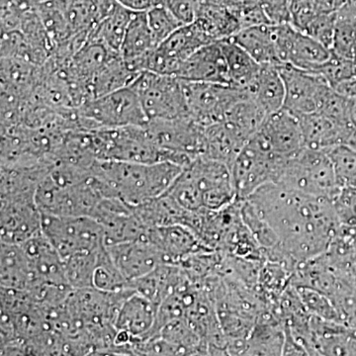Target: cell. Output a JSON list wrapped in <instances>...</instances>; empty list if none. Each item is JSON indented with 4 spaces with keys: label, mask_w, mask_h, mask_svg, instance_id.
<instances>
[{
    "label": "cell",
    "mask_w": 356,
    "mask_h": 356,
    "mask_svg": "<svg viewBox=\"0 0 356 356\" xmlns=\"http://www.w3.org/2000/svg\"><path fill=\"white\" fill-rule=\"evenodd\" d=\"M248 200L273 229L285 254L297 262L325 254L341 226L332 201L281 184L262 185Z\"/></svg>",
    "instance_id": "cell-1"
},
{
    "label": "cell",
    "mask_w": 356,
    "mask_h": 356,
    "mask_svg": "<svg viewBox=\"0 0 356 356\" xmlns=\"http://www.w3.org/2000/svg\"><path fill=\"white\" fill-rule=\"evenodd\" d=\"M182 170L184 166L172 161H97L92 166L102 180L105 196L119 199L132 208L165 194Z\"/></svg>",
    "instance_id": "cell-2"
},
{
    "label": "cell",
    "mask_w": 356,
    "mask_h": 356,
    "mask_svg": "<svg viewBox=\"0 0 356 356\" xmlns=\"http://www.w3.org/2000/svg\"><path fill=\"white\" fill-rule=\"evenodd\" d=\"M177 181L194 210L219 211L238 200L231 168L221 161L203 156L194 159L184 168Z\"/></svg>",
    "instance_id": "cell-3"
},
{
    "label": "cell",
    "mask_w": 356,
    "mask_h": 356,
    "mask_svg": "<svg viewBox=\"0 0 356 356\" xmlns=\"http://www.w3.org/2000/svg\"><path fill=\"white\" fill-rule=\"evenodd\" d=\"M287 159L274 153L259 131L252 136L231 166L236 199L245 200L262 185L276 184Z\"/></svg>",
    "instance_id": "cell-4"
},
{
    "label": "cell",
    "mask_w": 356,
    "mask_h": 356,
    "mask_svg": "<svg viewBox=\"0 0 356 356\" xmlns=\"http://www.w3.org/2000/svg\"><path fill=\"white\" fill-rule=\"evenodd\" d=\"M276 184L332 202L341 189L327 152L306 147L287 159Z\"/></svg>",
    "instance_id": "cell-5"
},
{
    "label": "cell",
    "mask_w": 356,
    "mask_h": 356,
    "mask_svg": "<svg viewBox=\"0 0 356 356\" xmlns=\"http://www.w3.org/2000/svg\"><path fill=\"white\" fill-rule=\"evenodd\" d=\"M79 127L84 132L146 126L147 120L139 96L131 86L92 98L77 108Z\"/></svg>",
    "instance_id": "cell-6"
},
{
    "label": "cell",
    "mask_w": 356,
    "mask_h": 356,
    "mask_svg": "<svg viewBox=\"0 0 356 356\" xmlns=\"http://www.w3.org/2000/svg\"><path fill=\"white\" fill-rule=\"evenodd\" d=\"M91 135L98 161L172 163V156L154 144L145 126L99 129Z\"/></svg>",
    "instance_id": "cell-7"
},
{
    "label": "cell",
    "mask_w": 356,
    "mask_h": 356,
    "mask_svg": "<svg viewBox=\"0 0 356 356\" xmlns=\"http://www.w3.org/2000/svg\"><path fill=\"white\" fill-rule=\"evenodd\" d=\"M41 214L42 232L62 259L106 248L104 229L93 218Z\"/></svg>",
    "instance_id": "cell-8"
},
{
    "label": "cell",
    "mask_w": 356,
    "mask_h": 356,
    "mask_svg": "<svg viewBox=\"0 0 356 356\" xmlns=\"http://www.w3.org/2000/svg\"><path fill=\"white\" fill-rule=\"evenodd\" d=\"M131 88L139 96L147 120L189 117L182 83L177 77L143 72Z\"/></svg>",
    "instance_id": "cell-9"
},
{
    "label": "cell",
    "mask_w": 356,
    "mask_h": 356,
    "mask_svg": "<svg viewBox=\"0 0 356 356\" xmlns=\"http://www.w3.org/2000/svg\"><path fill=\"white\" fill-rule=\"evenodd\" d=\"M181 83L188 116L203 127L224 120L229 108L248 95L247 89L229 84L185 81Z\"/></svg>",
    "instance_id": "cell-10"
},
{
    "label": "cell",
    "mask_w": 356,
    "mask_h": 356,
    "mask_svg": "<svg viewBox=\"0 0 356 356\" xmlns=\"http://www.w3.org/2000/svg\"><path fill=\"white\" fill-rule=\"evenodd\" d=\"M280 70L285 86L283 108L297 116L320 111L332 88L324 77L288 64L280 65Z\"/></svg>",
    "instance_id": "cell-11"
},
{
    "label": "cell",
    "mask_w": 356,
    "mask_h": 356,
    "mask_svg": "<svg viewBox=\"0 0 356 356\" xmlns=\"http://www.w3.org/2000/svg\"><path fill=\"white\" fill-rule=\"evenodd\" d=\"M275 41L281 64L291 65L307 72H316L332 56L325 48L290 23L275 24Z\"/></svg>",
    "instance_id": "cell-12"
},
{
    "label": "cell",
    "mask_w": 356,
    "mask_h": 356,
    "mask_svg": "<svg viewBox=\"0 0 356 356\" xmlns=\"http://www.w3.org/2000/svg\"><path fill=\"white\" fill-rule=\"evenodd\" d=\"M1 243L21 245L42 232L35 197L1 198Z\"/></svg>",
    "instance_id": "cell-13"
},
{
    "label": "cell",
    "mask_w": 356,
    "mask_h": 356,
    "mask_svg": "<svg viewBox=\"0 0 356 356\" xmlns=\"http://www.w3.org/2000/svg\"><path fill=\"white\" fill-rule=\"evenodd\" d=\"M110 257L128 282L143 277L165 264L158 248L147 238L106 245Z\"/></svg>",
    "instance_id": "cell-14"
},
{
    "label": "cell",
    "mask_w": 356,
    "mask_h": 356,
    "mask_svg": "<svg viewBox=\"0 0 356 356\" xmlns=\"http://www.w3.org/2000/svg\"><path fill=\"white\" fill-rule=\"evenodd\" d=\"M177 79L185 81L229 84L228 65L221 41L205 44L180 65Z\"/></svg>",
    "instance_id": "cell-15"
},
{
    "label": "cell",
    "mask_w": 356,
    "mask_h": 356,
    "mask_svg": "<svg viewBox=\"0 0 356 356\" xmlns=\"http://www.w3.org/2000/svg\"><path fill=\"white\" fill-rule=\"evenodd\" d=\"M259 132L274 153L282 158H292L305 147L299 117L286 109L267 115Z\"/></svg>",
    "instance_id": "cell-16"
},
{
    "label": "cell",
    "mask_w": 356,
    "mask_h": 356,
    "mask_svg": "<svg viewBox=\"0 0 356 356\" xmlns=\"http://www.w3.org/2000/svg\"><path fill=\"white\" fill-rule=\"evenodd\" d=\"M144 238L158 248L165 264L172 266H179L185 259L195 252L211 250L200 242L191 229L182 225L149 228Z\"/></svg>",
    "instance_id": "cell-17"
},
{
    "label": "cell",
    "mask_w": 356,
    "mask_h": 356,
    "mask_svg": "<svg viewBox=\"0 0 356 356\" xmlns=\"http://www.w3.org/2000/svg\"><path fill=\"white\" fill-rule=\"evenodd\" d=\"M158 306L134 291L125 299L115 320L116 331L127 332L134 341L146 339L156 324Z\"/></svg>",
    "instance_id": "cell-18"
},
{
    "label": "cell",
    "mask_w": 356,
    "mask_h": 356,
    "mask_svg": "<svg viewBox=\"0 0 356 356\" xmlns=\"http://www.w3.org/2000/svg\"><path fill=\"white\" fill-rule=\"evenodd\" d=\"M305 147L318 151H327L344 144L353 126L334 120L320 112L298 116Z\"/></svg>",
    "instance_id": "cell-19"
},
{
    "label": "cell",
    "mask_w": 356,
    "mask_h": 356,
    "mask_svg": "<svg viewBox=\"0 0 356 356\" xmlns=\"http://www.w3.org/2000/svg\"><path fill=\"white\" fill-rule=\"evenodd\" d=\"M41 285L20 245L1 243V288L29 291Z\"/></svg>",
    "instance_id": "cell-20"
},
{
    "label": "cell",
    "mask_w": 356,
    "mask_h": 356,
    "mask_svg": "<svg viewBox=\"0 0 356 356\" xmlns=\"http://www.w3.org/2000/svg\"><path fill=\"white\" fill-rule=\"evenodd\" d=\"M248 139L228 122L205 127V152L203 158L221 161L231 168Z\"/></svg>",
    "instance_id": "cell-21"
},
{
    "label": "cell",
    "mask_w": 356,
    "mask_h": 356,
    "mask_svg": "<svg viewBox=\"0 0 356 356\" xmlns=\"http://www.w3.org/2000/svg\"><path fill=\"white\" fill-rule=\"evenodd\" d=\"M231 38L259 65H282L276 47L275 24L243 28Z\"/></svg>",
    "instance_id": "cell-22"
},
{
    "label": "cell",
    "mask_w": 356,
    "mask_h": 356,
    "mask_svg": "<svg viewBox=\"0 0 356 356\" xmlns=\"http://www.w3.org/2000/svg\"><path fill=\"white\" fill-rule=\"evenodd\" d=\"M140 74L130 62L118 53L110 58L89 84L90 99L108 95L119 89L129 88Z\"/></svg>",
    "instance_id": "cell-23"
},
{
    "label": "cell",
    "mask_w": 356,
    "mask_h": 356,
    "mask_svg": "<svg viewBox=\"0 0 356 356\" xmlns=\"http://www.w3.org/2000/svg\"><path fill=\"white\" fill-rule=\"evenodd\" d=\"M247 90L267 114L283 108L285 86L280 65H261L259 74Z\"/></svg>",
    "instance_id": "cell-24"
},
{
    "label": "cell",
    "mask_w": 356,
    "mask_h": 356,
    "mask_svg": "<svg viewBox=\"0 0 356 356\" xmlns=\"http://www.w3.org/2000/svg\"><path fill=\"white\" fill-rule=\"evenodd\" d=\"M211 42L231 38L241 30L235 14L216 0H205L194 21Z\"/></svg>",
    "instance_id": "cell-25"
},
{
    "label": "cell",
    "mask_w": 356,
    "mask_h": 356,
    "mask_svg": "<svg viewBox=\"0 0 356 356\" xmlns=\"http://www.w3.org/2000/svg\"><path fill=\"white\" fill-rule=\"evenodd\" d=\"M221 44L228 65L231 86L248 89L259 74L261 65L233 39L222 40Z\"/></svg>",
    "instance_id": "cell-26"
},
{
    "label": "cell",
    "mask_w": 356,
    "mask_h": 356,
    "mask_svg": "<svg viewBox=\"0 0 356 356\" xmlns=\"http://www.w3.org/2000/svg\"><path fill=\"white\" fill-rule=\"evenodd\" d=\"M156 48L147 13H133L122 43L120 54L129 62L145 57Z\"/></svg>",
    "instance_id": "cell-27"
},
{
    "label": "cell",
    "mask_w": 356,
    "mask_h": 356,
    "mask_svg": "<svg viewBox=\"0 0 356 356\" xmlns=\"http://www.w3.org/2000/svg\"><path fill=\"white\" fill-rule=\"evenodd\" d=\"M132 14V11L118 4L112 13L102 18L92 28L88 38L99 42L111 51L120 53L122 43Z\"/></svg>",
    "instance_id": "cell-28"
},
{
    "label": "cell",
    "mask_w": 356,
    "mask_h": 356,
    "mask_svg": "<svg viewBox=\"0 0 356 356\" xmlns=\"http://www.w3.org/2000/svg\"><path fill=\"white\" fill-rule=\"evenodd\" d=\"M37 11L53 42L54 50L76 36L67 19L65 0H44L37 6Z\"/></svg>",
    "instance_id": "cell-29"
},
{
    "label": "cell",
    "mask_w": 356,
    "mask_h": 356,
    "mask_svg": "<svg viewBox=\"0 0 356 356\" xmlns=\"http://www.w3.org/2000/svg\"><path fill=\"white\" fill-rule=\"evenodd\" d=\"M267 115L266 110L248 95L229 108L222 121L228 122L245 139L250 140L261 130Z\"/></svg>",
    "instance_id": "cell-30"
},
{
    "label": "cell",
    "mask_w": 356,
    "mask_h": 356,
    "mask_svg": "<svg viewBox=\"0 0 356 356\" xmlns=\"http://www.w3.org/2000/svg\"><path fill=\"white\" fill-rule=\"evenodd\" d=\"M88 254H79L63 259L65 277L72 289L92 288L93 274L103 250Z\"/></svg>",
    "instance_id": "cell-31"
},
{
    "label": "cell",
    "mask_w": 356,
    "mask_h": 356,
    "mask_svg": "<svg viewBox=\"0 0 356 356\" xmlns=\"http://www.w3.org/2000/svg\"><path fill=\"white\" fill-rule=\"evenodd\" d=\"M294 286L296 288L302 303L310 315L325 321L343 323L331 297L314 288L302 286V285H294Z\"/></svg>",
    "instance_id": "cell-32"
},
{
    "label": "cell",
    "mask_w": 356,
    "mask_h": 356,
    "mask_svg": "<svg viewBox=\"0 0 356 356\" xmlns=\"http://www.w3.org/2000/svg\"><path fill=\"white\" fill-rule=\"evenodd\" d=\"M337 184L341 188H356V152L346 145H337L327 149Z\"/></svg>",
    "instance_id": "cell-33"
},
{
    "label": "cell",
    "mask_w": 356,
    "mask_h": 356,
    "mask_svg": "<svg viewBox=\"0 0 356 356\" xmlns=\"http://www.w3.org/2000/svg\"><path fill=\"white\" fill-rule=\"evenodd\" d=\"M147 17L156 47L184 25L163 2L149 9Z\"/></svg>",
    "instance_id": "cell-34"
},
{
    "label": "cell",
    "mask_w": 356,
    "mask_h": 356,
    "mask_svg": "<svg viewBox=\"0 0 356 356\" xmlns=\"http://www.w3.org/2000/svg\"><path fill=\"white\" fill-rule=\"evenodd\" d=\"M336 29L332 53L356 60V21L336 13Z\"/></svg>",
    "instance_id": "cell-35"
},
{
    "label": "cell",
    "mask_w": 356,
    "mask_h": 356,
    "mask_svg": "<svg viewBox=\"0 0 356 356\" xmlns=\"http://www.w3.org/2000/svg\"><path fill=\"white\" fill-rule=\"evenodd\" d=\"M356 60L339 57L332 53L331 57L321 65L316 74L324 77L331 88L355 74Z\"/></svg>",
    "instance_id": "cell-36"
},
{
    "label": "cell",
    "mask_w": 356,
    "mask_h": 356,
    "mask_svg": "<svg viewBox=\"0 0 356 356\" xmlns=\"http://www.w3.org/2000/svg\"><path fill=\"white\" fill-rule=\"evenodd\" d=\"M336 20V13H317L306 26L303 33L332 51Z\"/></svg>",
    "instance_id": "cell-37"
},
{
    "label": "cell",
    "mask_w": 356,
    "mask_h": 356,
    "mask_svg": "<svg viewBox=\"0 0 356 356\" xmlns=\"http://www.w3.org/2000/svg\"><path fill=\"white\" fill-rule=\"evenodd\" d=\"M332 205L341 225L356 227V188H341L332 201Z\"/></svg>",
    "instance_id": "cell-38"
},
{
    "label": "cell",
    "mask_w": 356,
    "mask_h": 356,
    "mask_svg": "<svg viewBox=\"0 0 356 356\" xmlns=\"http://www.w3.org/2000/svg\"><path fill=\"white\" fill-rule=\"evenodd\" d=\"M290 24L303 32L306 26L317 14L316 0H290Z\"/></svg>",
    "instance_id": "cell-39"
},
{
    "label": "cell",
    "mask_w": 356,
    "mask_h": 356,
    "mask_svg": "<svg viewBox=\"0 0 356 356\" xmlns=\"http://www.w3.org/2000/svg\"><path fill=\"white\" fill-rule=\"evenodd\" d=\"M205 0H163L173 15L184 25L191 24L197 17Z\"/></svg>",
    "instance_id": "cell-40"
},
{
    "label": "cell",
    "mask_w": 356,
    "mask_h": 356,
    "mask_svg": "<svg viewBox=\"0 0 356 356\" xmlns=\"http://www.w3.org/2000/svg\"><path fill=\"white\" fill-rule=\"evenodd\" d=\"M124 8L132 13H147L149 9L161 3V0H116Z\"/></svg>",
    "instance_id": "cell-41"
},
{
    "label": "cell",
    "mask_w": 356,
    "mask_h": 356,
    "mask_svg": "<svg viewBox=\"0 0 356 356\" xmlns=\"http://www.w3.org/2000/svg\"><path fill=\"white\" fill-rule=\"evenodd\" d=\"M337 91L339 95L344 96V97L350 98V99H355L356 98V76L355 74L346 81H341L336 86L332 88Z\"/></svg>",
    "instance_id": "cell-42"
},
{
    "label": "cell",
    "mask_w": 356,
    "mask_h": 356,
    "mask_svg": "<svg viewBox=\"0 0 356 356\" xmlns=\"http://www.w3.org/2000/svg\"><path fill=\"white\" fill-rule=\"evenodd\" d=\"M346 0H316L317 13H336Z\"/></svg>",
    "instance_id": "cell-43"
},
{
    "label": "cell",
    "mask_w": 356,
    "mask_h": 356,
    "mask_svg": "<svg viewBox=\"0 0 356 356\" xmlns=\"http://www.w3.org/2000/svg\"><path fill=\"white\" fill-rule=\"evenodd\" d=\"M344 145L351 147V149H355L356 152V128L353 127V130L348 135V139H346Z\"/></svg>",
    "instance_id": "cell-44"
},
{
    "label": "cell",
    "mask_w": 356,
    "mask_h": 356,
    "mask_svg": "<svg viewBox=\"0 0 356 356\" xmlns=\"http://www.w3.org/2000/svg\"><path fill=\"white\" fill-rule=\"evenodd\" d=\"M355 76H356V67H355Z\"/></svg>",
    "instance_id": "cell-45"
},
{
    "label": "cell",
    "mask_w": 356,
    "mask_h": 356,
    "mask_svg": "<svg viewBox=\"0 0 356 356\" xmlns=\"http://www.w3.org/2000/svg\"><path fill=\"white\" fill-rule=\"evenodd\" d=\"M161 1H163V0H161Z\"/></svg>",
    "instance_id": "cell-46"
}]
</instances>
